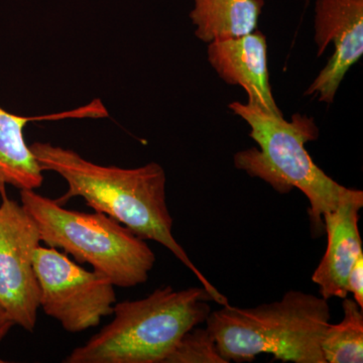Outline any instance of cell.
I'll list each match as a JSON object with an SVG mask.
<instances>
[{"label": "cell", "instance_id": "cell-12", "mask_svg": "<svg viewBox=\"0 0 363 363\" xmlns=\"http://www.w3.org/2000/svg\"><path fill=\"white\" fill-rule=\"evenodd\" d=\"M264 0H194L190 18L202 42L229 39L257 30Z\"/></svg>", "mask_w": 363, "mask_h": 363}, {"label": "cell", "instance_id": "cell-11", "mask_svg": "<svg viewBox=\"0 0 363 363\" xmlns=\"http://www.w3.org/2000/svg\"><path fill=\"white\" fill-rule=\"evenodd\" d=\"M30 118L6 111L0 106V192L7 185L18 190H37L44 183L43 169L25 138Z\"/></svg>", "mask_w": 363, "mask_h": 363}, {"label": "cell", "instance_id": "cell-10", "mask_svg": "<svg viewBox=\"0 0 363 363\" xmlns=\"http://www.w3.org/2000/svg\"><path fill=\"white\" fill-rule=\"evenodd\" d=\"M267 44L264 33L255 32L208 44V61L219 77L247 93L248 104L284 116L276 104L267 70Z\"/></svg>", "mask_w": 363, "mask_h": 363}, {"label": "cell", "instance_id": "cell-5", "mask_svg": "<svg viewBox=\"0 0 363 363\" xmlns=\"http://www.w3.org/2000/svg\"><path fill=\"white\" fill-rule=\"evenodd\" d=\"M21 206L37 224L40 241L89 264L118 288L145 283L156 255L145 240L108 215L72 211L35 190H21Z\"/></svg>", "mask_w": 363, "mask_h": 363}, {"label": "cell", "instance_id": "cell-1", "mask_svg": "<svg viewBox=\"0 0 363 363\" xmlns=\"http://www.w3.org/2000/svg\"><path fill=\"white\" fill-rule=\"evenodd\" d=\"M43 172L58 174L68 191L57 199L61 205L81 197L94 211L108 215L143 240L166 247L187 267L212 300L229 304L184 250L173 234V217L167 204L166 172L157 162L133 169L102 166L88 161L75 150L37 142L30 145Z\"/></svg>", "mask_w": 363, "mask_h": 363}, {"label": "cell", "instance_id": "cell-16", "mask_svg": "<svg viewBox=\"0 0 363 363\" xmlns=\"http://www.w3.org/2000/svg\"><path fill=\"white\" fill-rule=\"evenodd\" d=\"M14 326L13 322L9 319V316H7L6 313L4 312V310L0 307V343L2 342L9 332L11 331V329ZM4 360H2L0 358V363H4Z\"/></svg>", "mask_w": 363, "mask_h": 363}, {"label": "cell", "instance_id": "cell-4", "mask_svg": "<svg viewBox=\"0 0 363 363\" xmlns=\"http://www.w3.org/2000/svg\"><path fill=\"white\" fill-rule=\"evenodd\" d=\"M211 296L203 286L157 289L114 305L113 320L63 360L65 363H164L189 330L204 323Z\"/></svg>", "mask_w": 363, "mask_h": 363}, {"label": "cell", "instance_id": "cell-14", "mask_svg": "<svg viewBox=\"0 0 363 363\" xmlns=\"http://www.w3.org/2000/svg\"><path fill=\"white\" fill-rule=\"evenodd\" d=\"M164 363H229L207 328L197 326L184 334Z\"/></svg>", "mask_w": 363, "mask_h": 363}, {"label": "cell", "instance_id": "cell-15", "mask_svg": "<svg viewBox=\"0 0 363 363\" xmlns=\"http://www.w3.org/2000/svg\"><path fill=\"white\" fill-rule=\"evenodd\" d=\"M348 294H352L353 300L363 308V253L355 260L347 278Z\"/></svg>", "mask_w": 363, "mask_h": 363}, {"label": "cell", "instance_id": "cell-8", "mask_svg": "<svg viewBox=\"0 0 363 363\" xmlns=\"http://www.w3.org/2000/svg\"><path fill=\"white\" fill-rule=\"evenodd\" d=\"M315 43L317 56L330 43L334 52L305 95L332 104L339 86L363 54V0H316Z\"/></svg>", "mask_w": 363, "mask_h": 363}, {"label": "cell", "instance_id": "cell-9", "mask_svg": "<svg viewBox=\"0 0 363 363\" xmlns=\"http://www.w3.org/2000/svg\"><path fill=\"white\" fill-rule=\"evenodd\" d=\"M362 207V191L350 189L338 206L323 216L326 252L313 272L312 281L319 286L320 296L326 300L347 297L348 274L363 253L358 227Z\"/></svg>", "mask_w": 363, "mask_h": 363}, {"label": "cell", "instance_id": "cell-2", "mask_svg": "<svg viewBox=\"0 0 363 363\" xmlns=\"http://www.w3.org/2000/svg\"><path fill=\"white\" fill-rule=\"evenodd\" d=\"M330 319L328 300L290 291L279 301L255 308L221 306L205 322L228 362L269 354L284 362L326 363L321 341Z\"/></svg>", "mask_w": 363, "mask_h": 363}, {"label": "cell", "instance_id": "cell-7", "mask_svg": "<svg viewBox=\"0 0 363 363\" xmlns=\"http://www.w3.org/2000/svg\"><path fill=\"white\" fill-rule=\"evenodd\" d=\"M37 224L21 204L2 196L0 204V307L14 325L33 332L40 286L33 255L40 247Z\"/></svg>", "mask_w": 363, "mask_h": 363}, {"label": "cell", "instance_id": "cell-13", "mask_svg": "<svg viewBox=\"0 0 363 363\" xmlns=\"http://www.w3.org/2000/svg\"><path fill=\"white\" fill-rule=\"evenodd\" d=\"M343 318L325 329L321 350L326 363L363 362V308L353 298H342Z\"/></svg>", "mask_w": 363, "mask_h": 363}, {"label": "cell", "instance_id": "cell-6", "mask_svg": "<svg viewBox=\"0 0 363 363\" xmlns=\"http://www.w3.org/2000/svg\"><path fill=\"white\" fill-rule=\"evenodd\" d=\"M40 286V307L66 331L94 328L111 315L116 303L113 284L101 272L87 271L57 248L40 247L33 255Z\"/></svg>", "mask_w": 363, "mask_h": 363}, {"label": "cell", "instance_id": "cell-3", "mask_svg": "<svg viewBox=\"0 0 363 363\" xmlns=\"http://www.w3.org/2000/svg\"><path fill=\"white\" fill-rule=\"evenodd\" d=\"M228 107L250 125V136L259 147L236 152L235 168L266 182L279 194L290 193L294 188L300 190L309 201L313 231L321 235L324 215L338 206L350 188L327 175L306 150V143L319 138L314 118L296 113L288 121L284 116L238 101Z\"/></svg>", "mask_w": 363, "mask_h": 363}, {"label": "cell", "instance_id": "cell-17", "mask_svg": "<svg viewBox=\"0 0 363 363\" xmlns=\"http://www.w3.org/2000/svg\"><path fill=\"white\" fill-rule=\"evenodd\" d=\"M307 1H309V0H307Z\"/></svg>", "mask_w": 363, "mask_h": 363}]
</instances>
